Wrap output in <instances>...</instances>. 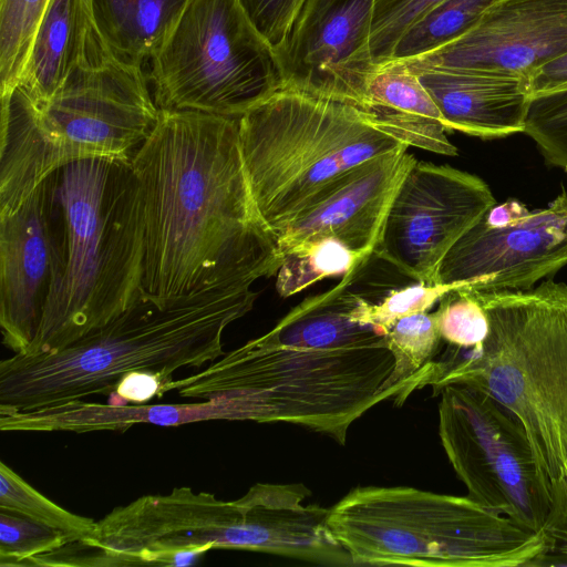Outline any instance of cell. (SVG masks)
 Listing matches in <instances>:
<instances>
[{"label": "cell", "mask_w": 567, "mask_h": 567, "mask_svg": "<svg viewBox=\"0 0 567 567\" xmlns=\"http://www.w3.org/2000/svg\"><path fill=\"white\" fill-rule=\"evenodd\" d=\"M437 303L434 315L442 340L462 350L483 343L488 319L474 291L458 286L446 291Z\"/></svg>", "instance_id": "f1b7e54d"}, {"label": "cell", "mask_w": 567, "mask_h": 567, "mask_svg": "<svg viewBox=\"0 0 567 567\" xmlns=\"http://www.w3.org/2000/svg\"><path fill=\"white\" fill-rule=\"evenodd\" d=\"M401 147L355 167L322 202L276 240L280 260L312 243L334 239L369 261L395 193L416 158Z\"/></svg>", "instance_id": "2e32d148"}, {"label": "cell", "mask_w": 567, "mask_h": 567, "mask_svg": "<svg viewBox=\"0 0 567 567\" xmlns=\"http://www.w3.org/2000/svg\"><path fill=\"white\" fill-rule=\"evenodd\" d=\"M91 24L89 0L49 1L19 81L34 100H49L63 84L80 58Z\"/></svg>", "instance_id": "ffe728a7"}, {"label": "cell", "mask_w": 567, "mask_h": 567, "mask_svg": "<svg viewBox=\"0 0 567 567\" xmlns=\"http://www.w3.org/2000/svg\"><path fill=\"white\" fill-rule=\"evenodd\" d=\"M49 181L55 265L27 355L63 349L117 317L140 296L144 276L143 206L131 161L82 159Z\"/></svg>", "instance_id": "277c9868"}, {"label": "cell", "mask_w": 567, "mask_h": 567, "mask_svg": "<svg viewBox=\"0 0 567 567\" xmlns=\"http://www.w3.org/2000/svg\"><path fill=\"white\" fill-rule=\"evenodd\" d=\"M565 53L567 0H495L460 37L402 62L528 79Z\"/></svg>", "instance_id": "5bb4252c"}, {"label": "cell", "mask_w": 567, "mask_h": 567, "mask_svg": "<svg viewBox=\"0 0 567 567\" xmlns=\"http://www.w3.org/2000/svg\"><path fill=\"white\" fill-rule=\"evenodd\" d=\"M495 205L481 177L416 161L395 193L373 256L416 282L437 285L446 254Z\"/></svg>", "instance_id": "8fae6325"}, {"label": "cell", "mask_w": 567, "mask_h": 567, "mask_svg": "<svg viewBox=\"0 0 567 567\" xmlns=\"http://www.w3.org/2000/svg\"><path fill=\"white\" fill-rule=\"evenodd\" d=\"M50 0H0V89L21 79L33 37Z\"/></svg>", "instance_id": "d4e9b609"}, {"label": "cell", "mask_w": 567, "mask_h": 567, "mask_svg": "<svg viewBox=\"0 0 567 567\" xmlns=\"http://www.w3.org/2000/svg\"><path fill=\"white\" fill-rule=\"evenodd\" d=\"M257 217L277 240L361 164L408 147L367 110L281 87L238 118Z\"/></svg>", "instance_id": "8992f818"}, {"label": "cell", "mask_w": 567, "mask_h": 567, "mask_svg": "<svg viewBox=\"0 0 567 567\" xmlns=\"http://www.w3.org/2000/svg\"><path fill=\"white\" fill-rule=\"evenodd\" d=\"M444 0H374L371 51L378 64L389 61L401 37Z\"/></svg>", "instance_id": "f546056e"}, {"label": "cell", "mask_w": 567, "mask_h": 567, "mask_svg": "<svg viewBox=\"0 0 567 567\" xmlns=\"http://www.w3.org/2000/svg\"><path fill=\"white\" fill-rule=\"evenodd\" d=\"M394 368L386 381L394 403L405 402L410 380L431 362L442 341L434 312H420L396 320L385 333Z\"/></svg>", "instance_id": "7402d4cb"}, {"label": "cell", "mask_w": 567, "mask_h": 567, "mask_svg": "<svg viewBox=\"0 0 567 567\" xmlns=\"http://www.w3.org/2000/svg\"><path fill=\"white\" fill-rule=\"evenodd\" d=\"M364 110L380 128L408 147L446 156L458 153L435 102L416 72L401 61L378 64L368 84Z\"/></svg>", "instance_id": "d6986e66"}, {"label": "cell", "mask_w": 567, "mask_h": 567, "mask_svg": "<svg viewBox=\"0 0 567 567\" xmlns=\"http://www.w3.org/2000/svg\"><path fill=\"white\" fill-rule=\"evenodd\" d=\"M361 266L329 290L303 299L267 333L224 353L200 372L171 380L162 393L221 394L240 421L286 422L346 444L352 423L393 398L385 332L355 318Z\"/></svg>", "instance_id": "7a4b0ae2"}, {"label": "cell", "mask_w": 567, "mask_h": 567, "mask_svg": "<svg viewBox=\"0 0 567 567\" xmlns=\"http://www.w3.org/2000/svg\"><path fill=\"white\" fill-rule=\"evenodd\" d=\"M437 394L441 443L467 496L539 533L550 508L551 482L523 423L478 389L449 384Z\"/></svg>", "instance_id": "30bf717a"}, {"label": "cell", "mask_w": 567, "mask_h": 567, "mask_svg": "<svg viewBox=\"0 0 567 567\" xmlns=\"http://www.w3.org/2000/svg\"><path fill=\"white\" fill-rule=\"evenodd\" d=\"M367 262L340 241L323 239L282 257L276 289L281 297H291L324 278L343 277Z\"/></svg>", "instance_id": "cb8c5ba5"}, {"label": "cell", "mask_w": 567, "mask_h": 567, "mask_svg": "<svg viewBox=\"0 0 567 567\" xmlns=\"http://www.w3.org/2000/svg\"><path fill=\"white\" fill-rule=\"evenodd\" d=\"M76 538L24 515L0 509V566H30L41 554L54 551Z\"/></svg>", "instance_id": "83f0119b"}, {"label": "cell", "mask_w": 567, "mask_h": 567, "mask_svg": "<svg viewBox=\"0 0 567 567\" xmlns=\"http://www.w3.org/2000/svg\"><path fill=\"white\" fill-rule=\"evenodd\" d=\"M455 287L417 282L415 286L391 291L377 303L363 298L354 316L386 333L396 320L410 315L427 312L446 291Z\"/></svg>", "instance_id": "4dcf8cb0"}, {"label": "cell", "mask_w": 567, "mask_h": 567, "mask_svg": "<svg viewBox=\"0 0 567 567\" xmlns=\"http://www.w3.org/2000/svg\"><path fill=\"white\" fill-rule=\"evenodd\" d=\"M473 291V290H472ZM488 319L476 348H453L410 381L409 391L449 384L478 389L513 412L550 482L567 473V284L523 291H474Z\"/></svg>", "instance_id": "5b68a950"}, {"label": "cell", "mask_w": 567, "mask_h": 567, "mask_svg": "<svg viewBox=\"0 0 567 567\" xmlns=\"http://www.w3.org/2000/svg\"><path fill=\"white\" fill-rule=\"evenodd\" d=\"M405 64L416 72L449 132L482 140L524 133L532 99L527 78Z\"/></svg>", "instance_id": "e0dca14e"}, {"label": "cell", "mask_w": 567, "mask_h": 567, "mask_svg": "<svg viewBox=\"0 0 567 567\" xmlns=\"http://www.w3.org/2000/svg\"><path fill=\"white\" fill-rule=\"evenodd\" d=\"M256 280H227L165 301L141 291L117 317L63 349L2 360L0 415L110 394L128 372L150 371L165 384L181 368L216 361L225 353V329L254 307Z\"/></svg>", "instance_id": "3957f363"}, {"label": "cell", "mask_w": 567, "mask_h": 567, "mask_svg": "<svg viewBox=\"0 0 567 567\" xmlns=\"http://www.w3.org/2000/svg\"><path fill=\"white\" fill-rule=\"evenodd\" d=\"M188 0H89L93 22L121 60L144 66L162 47Z\"/></svg>", "instance_id": "44dd1931"}, {"label": "cell", "mask_w": 567, "mask_h": 567, "mask_svg": "<svg viewBox=\"0 0 567 567\" xmlns=\"http://www.w3.org/2000/svg\"><path fill=\"white\" fill-rule=\"evenodd\" d=\"M567 265V193L506 223L485 216L444 257L437 285L523 291Z\"/></svg>", "instance_id": "4fadbf2b"}, {"label": "cell", "mask_w": 567, "mask_h": 567, "mask_svg": "<svg viewBox=\"0 0 567 567\" xmlns=\"http://www.w3.org/2000/svg\"><path fill=\"white\" fill-rule=\"evenodd\" d=\"M524 133L549 166L567 174V85L532 95Z\"/></svg>", "instance_id": "4316f807"}, {"label": "cell", "mask_w": 567, "mask_h": 567, "mask_svg": "<svg viewBox=\"0 0 567 567\" xmlns=\"http://www.w3.org/2000/svg\"><path fill=\"white\" fill-rule=\"evenodd\" d=\"M547 549L535 566H567V473L551 482V503L540 530Z\"/></svg>", "instance_id": "1f68e13d"}, {"label": "cell", "mask_w": 567, "mask_h": 567, "mask_svg": "<svg viewBox=\"0 0 567 567\" xmlns=\"http://www.w3.org/2000/svg\"><path fill=\"white\" fill-rule=\"evenodd\" d=\"M249 19L275 49L286 37L306 0H239Z\"/></svg>", "instance_id": "d6a6232c"}, {"label": "cell", "mask_w": 567, "mask_h": 567, "mask_svg": "<svg viewBox=\"0 0 567 567\" xmlns=\"http://www.w3.org/2000/svg\"><path fill=\"white\" fill-rule=\"evenodd\" d=\"M494 1L444 0L406 30L390 60L410 61L440 49L470 29Z\"/></svg>", "instance_id": "603a6c76"}, {"label": "cell", "mask_w": 567, "mask_h": 567, "mask_svg": "<svg viewBox=\"0 0 567 567\" xmlns=\"http://www.w3.org/2000/svg\"><path fill=\"white\" fill-rule=\"evenodd\" d=\"M55 265V221L49 177L12 213L0 215L2 342L22 353L39 328Z\"/></svg>", "instance_id": "9a60e30c"}, {"label": "cell", "mask_w": 567, "mask_h": 567, "mask_svg": "<svg viewBox=\"0 0 567 567\" xmlns=\"http://www.w3.org/2000/svg\"><path fill=\"white\" fill-rule=\"evenodd\" d=\"M239 421L235 402L221 394L202 402L174 404H110L75 400L31 411L0 415L1 431H125L135 424L179 426L202 421Z\"/></svg>", "instance_id": "ac0fdd59"}, {"label": "cell", "mask_w": 567, "mask_h": 567, "mask_svg": "<svg viewBox=\"0 0 567 567\" xmlns=\"http://www.w3.org/2000/svg\"><path fill=\"white\" fill-rule=\"evenodd\" d=\"M374 0H306L275 48L282 87L358 105L377 63L371 51Z\"/></svg>", "instance_id": "7c38bea8"}, {"label": "cell", "mask_w": 567, "mask_h": 567, "mask_svg": "<svg viewBox=\"0 0 567 567\" xmlns=\"http://www.w3.org/2000/svg\"><path fill=\"white\" fill-rule=\"evenodd\" d=\"M150 62L159 110L239 117L282 87L275 49L239 0H188Z\"/></svg>", "instance_id": "9c48e42d"}, {"label": "cell", "mask_w": 567, "mask_h": 567, "mask_svg": "<svg viewBox=\"0 0 567 567\" xmlns=\"http://www.w3.org/2000/svg\"><path fill=\"white\" fill-rule=\"evenodd\" d=\"M328 527L353 566H535L547 549L528 530L468 496L362 486L333 505Z\"/></svg>", "instance_id": "52a82bcc"}, {"label": "cell", "mask_w": 567, "mask_h": 567, "mask_svg": "<svg viewBox=\"0 0 567 567\" xmlns=\"http://www.w3.org/2000/svg\"><path fill=\"white\" fill-rule=\"evenodd\" d=\"M528 83L532 95L567 85V53L535 69Z\"/></svg>", "instance_id": "e575fe53"}, {"label": "cell", "mask_w": 567, "mask_h": 567, "mask_svg": "<svg viewBox=\"0 0 567 567\" xmlns=\"http://www.w3.org/2000/svg\"><path fill=\"white\" fill-rule=\"evenodd\" d=\"M0 509L24 515L76 539L91 532L92 518L73 514L37 491L4 462L0 463Z\"/></svg>", "instance_id": "484cf974"}, {"label": "cell", "mask_w": 567, "mask_h": 567, "mask_svg": "<svg viewBox=\"0 0 567 567\" xmlns=\"http://www.w3.org/2000/svg\"><path fill=\"white\" fill-rule=\"evenodd\" d=\"M153 123L116 90L69 78L47 101L17 84L1 94L0 215L56 169L82 159L131 161Z\"/></svg>", "instance_id": "ba28073f"}, {"label": "cell", "mask_w": 567, "mask_h": 567, "mask_svg": "<svg viewBox=\"0 0 567 567\" xmlns=\"http://www.w3.org/2000/svg\"><path fill=\"white\" fill-rule=\"evenodd\" d=\"M163 382L150 371H133L122 375L115 391L110 393V404H142L154 396H162Z\"/></svg>", "instance_id": "836d02e7"}, {"label": "cell", "mask_w": 567, "mask_h": 567, "mask_svg": "<svg viewBox=\"0 0 567 567\" xmlns=\"http://www.w3.org/2000/svg\"><path fill=\"white\" fill-rule=\"evenodd\" d=\"M238 118L159 110L132 156L145 227L143 295L165 301L277 274L281 260L251 202Z\"/></svg>", "instance_id": "6da1fadb"}]
</instances>
